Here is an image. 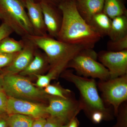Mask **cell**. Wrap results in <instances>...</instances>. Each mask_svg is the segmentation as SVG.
Here are the masks:
<instances>
[{
	"label": "cell",
	"instance_id": "obj_1",
	"mask_svg": "<svg viewBox=\"0 0 127 127\" xmlns=\"http://www.w3.org/2000/svg\"><path fill=\"white\" fill-rule=\"evenodd\" d=\"M58 8L62 14L63 20L57 39L86 48H93L101 37L80 15L76 0L63 2Z\"/></svg>",
	"mask_w": 127,
	"mask_h": 127
},
{
	"label": "cell",
	"instance_id": "obj_2",
	"mask_svg": "<svg viewBox=\"0 0 127 127\" xmlns=\"http://www.w3.org/2000/svg\"><path fill=\"white\" fill-rule=\"evenodd\" d=\"M0 20L22 38L34 35L25 5L21 0H0Z\"/></svg>",
	"mask_w": 127,
	"mask_h": 127
},
{
	"label": "cell",
	"instance_id": "obj_3",
	"mask_svg": "<svg viewBox=\"0 0 127 127\" xmlns=\"http://www.w3.org/2000/svg\"><path fill=\"white\" fill-rule=\"evenodd\" d=\"M26 37L44 52L50 67L63 61L71 60L83 50L88 49L59 41L48 35L44 36L31 35Z\"/></svg>",
	"mask_w": 127,
	"mask_h": 127
},
{
	"label": "cell",
	"instance_id": "obj_4",
	"mask_svg": "<svg viewBox=\"0 0 127 127\" xmlns=\"http://www.w3.org/2000/svg\"><path fill=\"white\" fill-rule=\"evenodd\" d=\"M97 54L93 48L84 49L75 56L69 62L67 68L75 69L84 77L97 78L101 81L110 79L108 70L96 61Z\"/></svg>",
	"mask_w": 127,
	"mask_h": 127
},
{
	"label": "cell",
	"instance_id": "obj_5",
	"mask_svg": "<svg viewBox=\"0 0 127 127\" xmlns=\"http://www.w3.org/2000/svg\"><path fill=\"white\" fill-rule=\"evenodd\" d=\"M64 76L69 81L73 83L77 88L83 100L93 111H101L110 117L108 110L105 108L97 88L95 80L89 79L75 75L72 71H65Z\"/></svg>",
	"mask_w": 127,
	"mask_h": 127
},
{
	"label": "cell",
	"instance_id": "obj_6",
	"mask_svg": "<svg viewBox=\"0 0 127 127\" xmlns=\"http://www.w3.org/2000/svg\"><path fill=\"white\" fill-rule=\"evenodd\" d=\"M2 76L3 91L10 97L33 99L42 96L41 92L24 76L17 74Z\"/></svg>",
	"mask_w": 127,
	"mask_h": 127
},
{
	"label": "cell",
	"instance_id": "obj_7",
	"mask_svg": "<svg viewBox=\"0 0 127 127\" xmlns=\"http://www.w3.org/2000/svg\"><path fill=\"white\" fill-rule=\"evenodd\" d=\"M98 87L105 101L113 107L116 116L119 107L127 100V74L116 78L101 81Z\"/></svg>",
	"mask_w": 127,
	"mask_h": 127
},
{
	"label": "cell",
	"instance_id": "obj_8",
	"mask_svg": "<svg viewBox=\"0 0 127 127\" xmlns=\"http://www.w3.org/2000/svg\"><path fill=\"white\" fill-rule=\"evenodd\" d=\"M83 106L72 99L53 96L49 98V103L45 107L47 113L50 116L57 118L68 123L76 117Z\"/></svg>",
	"mask_w": 127,
	"mask_h": 127
},
{
	"label": "cell",
	"instance_id": "obj_9",
	"mask_svg": "<svg viewBox=\"0 0 127 127\" xmlns=\"http://www.w3.org/2000/svg\"><path fill=\"white\" fill-rule=\"evenodd\" d=\"M97 58L109 71L110 79L127 74V50L120 52L102 51L97 54Z\"/></svg>",
	"mask_w": 127,
	"mask_h": 127
},
{
	"label": "cell",
	"instance_id": "obj_10",
	"mask_svg": "<svg viewBox=\"0 0 127 127\" xmlns=\"http://www.w3.org/2000/svg\"><path fill=\"white\" fill-rule=\"evenodd\" d=\"M6 113L9 115L22 114L34 119L45 118L48 115L45 107L24 99L10 97L8 98Z\"/></svg>",
	"mask_w": 127,
	"mask_h": 127
},
{
	"label": "cell",
	"instance_id": "obj_11",
	"mask_svg": "<svg viewBox=\"0 0 127 127\" xmlns=\"http://www.w3.org/2000/svg\"><path fill=\"white\" fill-rule=\"evenodd\" d=\"M25 44L11 63L2 69L3 75H16L20 73L27 67L35 55L38 48L27 37H23Z\"/></svg>",
	"mask_w": 127,
	"mask_h": 127
},
{
	"label": "cell",
	"instance_id": "obj_12",
	"mask_svg": "<svg viewBox=\"0 0 127 127\" xmlns=\"http://www.w3.org/2000/svg\"><path fill=\"white\" fill-rule=\"evenodd\" d=\"M40 3L48 34L49 36L57 39L62 23L61 11L58 7L45 2Z\"/></svg>",
	"mask_w": 127,
	"mask_h": 127
},
{
	"label": "cell",
	"instance_id": "obj_13",
	"mask_svg": "<svg viewBox=\"0 0 127 127\" xmlns=\"http://www.w3.org/2000/svg\"><path fill=\"white\" fill-rule=\"evenodd\" d=\"M22 2L27 10L28 16L33 28L34 35L37 36L48 35L40 3L29 0Z\"/></svg>",
	"mask_w": 127,
	"mask_h": 127
},
{
	"label": "cell",
	"instance_id": "obj_14",
	"mask_svg": "<svg viewBox=\"0 0 127 127\" xmlns=\"http://www.w3.org/2000/svg\"><path fill=\"white\" fill-rule=\"evenodd\" d=\"M104 0H76L78 11L88 23L94 16L102 12Z\"/></svg>",
	"mask_w": 127,
	"mask_h": 127
},
{
	"label": "cell",
	"instance_id": "obj_15",
	"mask_svg": "<svg viewBox=\"0 0 127 127\" xmlns=\"http://www.w3.org/2000/svg\"><path fill=\"white\" fill-rule=\"evenodd\" d=\"M38 48L36 51L33 59L27 67L20 73V75L23 76L35 75L44 70L48 66H50V63L45 54L44 53L43 54L40 51H38Z\"/></svg>",
	"mask_w": 127,
	"mask_h": 127
},
{
	"label": "cell",
	"instance_id": "obj_16",
	"mask_svg": "<svg viewBox=\"0 0 127 127\" xmlns=\"http://www.w3.org/2000/svg\"><path fill=\"white\" fill-rule=\"evenodd\" d=\"M111 22L112 19L102 12L94 16L88 24L102 37L108 35Z\"/></svg>",
	"mask_w": 127,
	"mask_h": 127
},
{
	"label": "cell",
	"instance_id": "obj_17",
	"mask_svg": "<svg viewBox=\"0 0 127 127\" xmlns=\"http://www.w3.org/2000/svg\"><path fill=\"white\" fill-rule=\"evenodd\" d=\"M127 36V16H119L112 19L108 36L111 40H116Z\"/></svg>",
	"mask_w": 127,
	"mask_h": 127
},
{
	"label": "cell",
	"instance_id": "obj_18",
	"mask_svg": "<svg viewBox=\"0 0 127 127\" xmlns=\"http://www.w3.org/2000/svg\"><path fill=\"white\" fill-rule=\"evenodd\" d=\"M126 0H104L103 12L111 19L119 16H127Z\"/></svg>",
	"mask_w": 127,
	"mask_h": 127
},
{
	"label": "cell",
	"instance_id": "obj_19",
	"mask_svg": "<svg viewBox=\"0 0 127 127\" xmlns=\"http://www.w3.org/2000/svg\"><path fill=\"white\" fill-rule=\"evenodd\" d=\"M10 36L5 37L0 42V53H13L21 51L25 44L23 38L17 40Z\"/></svg>",
	"mask_w": 127,
	"mask_h": 127
},
{
	"label": "cell",
	"instance_id": "obj_20",
	"mask_svg": "<svg viewBox=\"0 0 127 127\" xmlns=\"http://www.w3.org/2000/svg\"><path fill=\"white\" fill-rule=\"evenodd\" d=\"M34 119L22 114H11L7 117V125L8 127H31Z\"/></svg>",
	"mask_w": 127,
	"mask_h": 127
},
{
	"label": "cell",
	"instance_id": "obj_21",
	"mask_svg": "<svg viewBox=\"0 0 127 127\" xmlns=\"http://www.w3.org/2000/svg\"><path fill=\"white\" fill-rule=\"evenodd\" d=\"M108 51L120 52L127 50V36L116 40H110L107 43Z\"/></svg>",
	"mask_w": 127,
	"mask_h": 127
},
{
	"label": "cell",
	"instance_id": "obj_22",
	"mask_svg": "<svg viewBox=\"0 0 127 127\" xmlns=\"http://www.w3.org/2000/svg\"><path fill=\"white\" fill-rule=\"evenodd\" d=\"M44 92L45 93L52 96L64 98H67V95L71 92L70 90H65L57 86L50 84L45 88Z\"/></svg>",
	"mask_w": 127,
	"mask_h": 127
},
{
	"label": "cell",
	"instance_id": "obj_23",
	"mask_svg": "<svg viewBox=\"0 0 127 127\" xmlns=\"http://www.w3.org/2000/svg\"><path fill=\"white\" fill-rule=\"evenodd\" d=\"M119 107L117 114V123L112 127H127V107L126 104Z\"/></svg>",
	"mask_w": 127,
	"mask_h": 127
},
{
	"label": "cell",
	"instance_id": "obj_24",
	"mask_svg": "<svg viewBox=\"0 0 127 127\" xmlns=\"http://www.w3.org/2000/svg\"><path fill=\"white\" fill-rule=\"evenodd\" d=\"M18 52L13 53H0V69H3L9 66Z\"/></svg>",
	"mask_w": 127,
	"mask_h": 127
},
{
	"label": "cell",
	"instance_id": "obj_25",
	"mask_svg": "<svg viewBox=\"0 0 127 127\" xmlns=\"http://www.w3.org/2000/svg\"><path fill=\"white\" fill-rule=\"evenodd\" d=\"M37 77L36 82V85L39 87L41 88L46 87L50 84L51 80L53 79L50 73H48L46 75H35Z\"/></svg>",
	"mask_w": 127,
	"mask_h": 127
},
{
	"label": "cell",
	"instance_id": "obj_26",
	"mask_svg": "<svg viewBox=\"0 0 127 127\" xmlns=\"http://www.w3.org/2000/svg\"><path fill=\"white\" fill-rule=\"evenodd\" d=\"M67 123L60 119L50 116L46 119L43 127H61Z\"/></svg>",
	"mask_w": 127,
	"mask_h": 127
},
{
	"label": "cell",
	"instance_id": "obj_27",
	"mask_svg": "<svg viewBox=\"0 0 127 127\" xmlns=\"http://www.w3.org/2000/svg\"><path fill=\"white\" fill-rule=\"evenodd\" d=\"M91 120L94 123H100L104 119H109L108 116L101 111H96L92 112L91 114Z\"/></svg>",
	"mask_w": 127,
	"mask_h": 127
},
{
	"label": "cell",
	"instance_id": "obj_28",
	"mask_svg": "<svg viewBox=\"0 0 127 127\" xmlns=\"http://www.w3.org/2000/svg\"><path fill=\"white\" fill-rule=\"evenodd\" d=\"M13 32L11 28L4 23L0 25V42L5 37L10 36Z\"/></svg>",
	"mask_w": 127,
	"mask_h": 127
},
{
	"label": "cell",
	"instance_id": "obj_29",
	"mask_svg": "<svg viewBox=\"0 0 127 127\" xmlns=\"http://www.w3.org/2000/svg\"><path fill=\"white\" fill-rule=\"evenodd\" d=\"M8 98L3 91H0V113H6Z\"/></svg>",
	"mask_w": 127,
	"mask_h": 127
},
{
	"label": "cell",
	"instance_id": "obj_30",
	"mask_svg": "<svg viewBox=\"0 0 127 127\" xmlns=\"http://www.w3.org/2000/svg\"><path fill=\"white\" fill-rule=\"evenodd\" d=\"M22 1L27 0H21ZM34 2H45L49 4L58 7L59 5L63 2L69 0H29Z\"/></svg>",
	"mask_w": 127,
	"mask_h": 127
},
{
	"label": "cell",
	"instance_id": "obj_31",
	"mask_svg": "<svg viewBox=\"0 0 127 127\" xmlns=\"http://www.w3.org/2000/svg\"><path fill=\"white\" fill-rule=\"evenodd\" d=\"M46 121V119L45 118L36 119L35 120H34L31 127H43Z\"/></svg>",
	"mask_w": 127,
	"mask_h": 127
},
{
	"label": "cell",
	"instance_id": "obj_32",
	"mask_svg": "<svg viewBox=\"0 0 127 127\" xmlns=\"http://www.w3.org/2000/svg\"><path fill=\"white\" fill-rule=\"evenodd\" d=\"M4 113H0V127H8L7 118L3 115Z\"/></svg>",
	"mask_w": 127,
	"mask_h": 127
},
{
	"label": "cell",
	"instance_id": "obj_33",
	"mask_svg": "<svg viewBox=\"0 0 127 127\" xmlns=\"http://www.w3.org/2000/svg\"><path fill=\"white\" fill-rule=\"evenodd\" d=\"M79 125V121L76 117L69 121L67 127H78Z\"/></svg>",
	"mask_w": 127,
	"mask_h": 127
},
{
	"label": "cell",
	"instance_id": "obj_34",
	"mask_svg": "<svg viewBox=\"0 0 127 127\" xmlns=\"http://www.w3.org/2000/svg\"><path fill=\"white\" fill-rule=\"evenodd\" d=\"M0 91H3V80H2V76L0 75Z\"/></svg>",
	"mask_w": 127,
	"mask_h": 127
},
{
	"label": "cell",
	"instance_id": "obj_35",
	"mask_svg": "<svg viewBox=\"0 0 127 127\" xmlns=\"http://www.w3.org/2000/svg\"><path fill=\"white\" fill-rule=\"evenodd\" d=\"M68 123H67V124L62 125L61 127H67V126H68Z\"/></svg>",
	"mask_w": 127,
	"mask_h": 127
}]
</instances>
